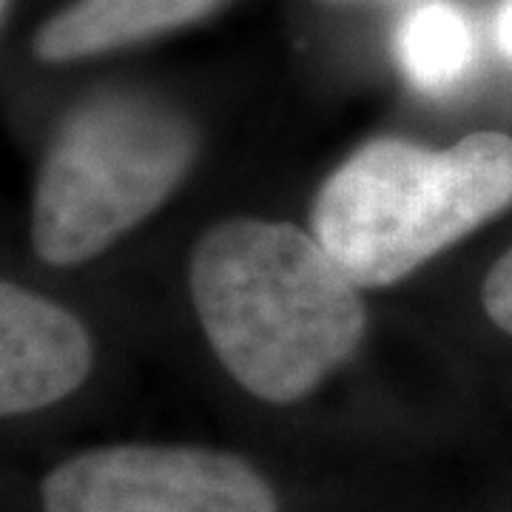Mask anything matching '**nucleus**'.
I'll return each instance as SVG.
<instances>
[{
	"instance_id": "f257e3e1",
	"label": "nucleus",
	"mask_w": 512,
	"mask_h": 512,
	"mask_svg": "<svg viewBox=\"0 0 512 512\" xmlns=\"http://www.w3.org/2000/svg\"><path fill=\"white\" fill-rule=\"evenodd\" d=\"M191 299L222 367L271 404L305 399L365 336L359 285L288 222L214 225L191 254Z\"/></svg>"
},
{
	"instance_id": "f03ea898",
	"label": "nucleus",
	"mask_w": 512,
	"mask_h": 512,
	"mask_svg": "<svg viewBox=\"0 0 512 512\" xmlns=\"http://www.w3.org/2000/svg\"><path fill=\"white\" fill-rule=\"evenodd\" d=\"M512 205V137L450 148L376 140L350 154L313 202V237L359 288H387Z\"/></svg>"
},
{
	"instance_id": "7ed1b4c3",
	"label": "nucleus",
	"mask_w": 512,
	"mask_h": 512,
	"mask_svg": "<svg viewBox=\"0 0 512 512\" xmlns=\"http://www.w3.org/2000/svg\"><path fill=\"white\" fill-rule=\"evenodd\" d=\"M194 157V126L163 103L106 94L77 106L37 177V256L66 268L103 254L171 197Z\"/></svg>"
},
{
	"instance_id": "20e7f679",
	"label": "nucleus",
	"mask_w": 512,
	"mask_h": 512,
	"mask_svg": "<svg viewBox=\"0 0 512 512\" xmlns=\"http://www.w3.org/2000/svg\"><path fill=\"white\" fill-rule=\"evenodd\" d=\"M43 512H279L245 458L174 444H114L57 464L40 484Z\"/></svg>"
},
{
	"instance_id": "39448f33",
	"label": "nucleus",
	"mask_w": 512,
	"mask_h": 512,
	"mask_svg": "<svg viewBox=\"0 0 512 512\" xmlns=\"http://www.w3.org/2000/svg\"><path fill=\"white\" fill-rule=\"evenodd\" d=\"M92 370V342L66 308L23 291L0 288V410L35 413L66 399Z\"/></svg>"
},
{
	"instance_id": "423d86ee",
	"label": "nucleus",
	"mask_w": 512,
	"mask_h": 512,
	"mask_svg": "<svg viewBox=\"0 0 512 512\" xmlns=\"http://www.w3.org/2000/svg\"><path fill=\"white\" fill-rule=\"evenodd\" d=\"M222 0H74L37 29L32 49L46 63L103 55L188 26Z\"/></svg>"
},
{
	"instance_id": "0eeeda50",
	"label": "nucleus",
	"mask_w": 512,
	"mask_h": 512,
	"mask_svg": "<svg viewBox=\"0 0 512 512\" xmlns=\"http://www.w3.org/2000/svg\"><path fill=\"white\" fill-rule=\"evenodd\" d=\"M476 57V32L450 0L413 6L396 29V60L404 77L430 97H444L467 77Z\"/></svg>"
},
{
	"instance_id": "6e6552de",
	"label": "nucleus",
	"mask_w": 512,
	"mask_h": 512,
	"mask_svg": "<svg viewBox=\"0 0 512 512\" xmlns=\"http://www.w3.org/2000/svg\"><path fill=\"white\" fill-rule=\"evenodd\" d=\"M481 302L495 325L512 336V248L490 268L481 288Z\"/></svg>"
},
{
	"instance_id": "1a4fd4ad",
	"label": "nucleus",
	"mask_w": 512,
	"mask_h": 512,
	"mask_svg": "<svg viewBox=\"0 0 512 512\" xmlns=\"http://www.w3.org/2000/svg\"><path fill=\"white\" fill-rule=\"evenodd\" d=\"M493 37L501 55L512 60V0H501L493 15Z\"/></svg>"
},
{
	"instance_id": "9d476101",
	"label": "nucleus",
	"mask_w": 512,
	"mask_h": 512,
	"mask_svg": "<svg viewBox=\"0 0 512 512\" xmlns=\"http://www.w3.org/2000/svg\"><path fill=\"white\" fill-rule=\"evenodd\" d=\"M328 3H393V0H328Z\"/></svg>"
},
{
	"instance_id": "9b49d317",
	"label": "nucleus",
	"mask_w": 512,
	"mask_h": 512,
	"mask_svg": "<svg viewBox=\"0 0 512 512\" xmlns=\"http://www.w3.org/2000/svg\"><path fill=\"white\" fill-rule=\"evenodd\" d=\"M9 15V0H3V18Z\"/></svg>"
}]
</instances>
